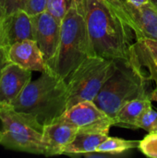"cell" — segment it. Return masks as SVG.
I'll return each mask as SVG.
<instances>
[{
	"label": "cell",
	"instance_id": "cell-6",
	"mask_svg": "<svg viewBox=\"0 0 157 158\" xmlns=\"http://www.w3.org/2000/svg\"><path fill=\"white\" fill-rule=\"evenodd\" d=\"M116 69V60L98 56H89L82 61L66 79L68 109L82 101H93Z\"/></svg>",
	"mask_w": 157,
	"mask_h": 158
},
{
	"label": "cell",
	"instance_id": "cell-16",
	"mask_svg": "<svg viewBox=\"0 0 157 158\" xmlns=\"http://www.w3.org/2000/svg\"><path fill=\"white\" fill-rule=\"evenodd\" d=\"M108 137L104 133L80 132L76 134L73 141L67 146L63 155L69 156H80L82 154L96 152L97 147Z\"/></svg>",
	"mask_w": 157,
	"mask_h": 158
},
{
	"label": "cell",
	"instance_id": "cell-10",
	"mask_svg": "<svg viewBox=\"0 0 157 158\" xmlns=\"http://www.w3.org/2000/svg\"><path fill=\"white\" fill-rule=\"evenodd\" d=\"M31 81V70L9 62L0 75V106L11 105Z\"/></svg>",
	"mask_w": 157,
	"mask_h": 158
},
{
	"label": "cell",
	"instance_id": "cell-11",
	"mask_svg": "<svg viewBox=\"0 0 157 158\" xmlns=\"http://www.w3.org/2000/svg\"><path fill=\"white\" fill-rule=\"evenodd\" d=\"M77 133L78 129L65 121L58 120L43 126V156L63 155L65 149L73 141Z\"/></svg>",
	"mask_w": 157,
	"mask_h": 158
},
{
	"label": "cell",
	"instance_id": "cell-8",
	"mask_svg": "<svg viewBox=\"0 0 157 158\" xmlns=\"http://www.w3.org/2000/svg\"><path fill=\"white\" fill-rule=\"evenodd\" d=\"M32 20L34 41L43 53L48 70L55 72L60 44L61 22L47 11L32 16Z\"/></svg>",
	"mask_w": 157,
	"mask_h": 158
},
{
	"label": "cell",
	"instance_id": "cell-3",
	"mask_svg": "<svg viewBox=\"0 0 157 158\" xmlns=\"http://www.w3.org/2000/svg\"><path fill=\"white\" fill-rule=\"evenodd\" d=\"M96 56L88 31L84 0H72L61 20V37L55 72L63 79L89 56Z\"/></svg>",
	"mask_w": 157,
	"mask_h": 158
},
{
	"label": "cell",
	"instance_id": "cell-26",
	"mask_svg": "<svg viewBox=\"0 0 157 158\" xmlns=\"http://www.w3.org/2000/svg\"><path fill=\"white\" fill-rule=\"evenodd\" d=\"M151 100H152V101H155V102H157V84L155 89L153 90V92H152V94H151Z\"/></svg>",
	"mask_w": 157,
	"mask_h": 158
},
{
	"label": "cell",
	"instance_id": "cell-18",
	"mask_svg": "<svg viewBox=\"0 0 157 158\" xmlns=\"http://www.w3.org/2000/svg\"><path fill=\"white\" fill-rule=\"evenodd\" d=\"M71 3L72 0H47L45 11L61 22L68 13Z\"/></svg>",
	"mask_w": 157,
	"mask_h": 158
},
{
	"label": "cell",
	"instance_id": "cell-20",
	"mask_svg": "<svg viewBox=\"0 0 157 158\" xmlns=\"http://www.w3.org/2000/svg\"><path fill=\"white\" fill-rule=\"evenodd\" d=\"M138 148L144 156L157 158V131L148 132V134L140 141Z\"/></svg>",
	"mask_w": 157,
	"mask_h": 158
},
{
	"label": "cell",
	"instance_id": "cell-19",
	"mask_svg": "<svg viewBox=\"0 0 157 158\" xmlns=\"http://www.w3.org/2000/svg\"><path fill=\"white\" fill-rule=\"evenodd\" d=\"M137 129H143L147 132L157 131V111L153 107L148 108L138 119Z\"/></svg>",
	"mask_w": 157,
	"mask_h": 158
},
{
	"label": "cell",
	"instance_id": "cell-24",
	"mask_svg": "<svg viewBox=\"0 0 157 158\" xmlns=\"http://www.w3.org/2000/svg\"><path fill=\"white\" fill-rule=\"evenodd\" d=\"M10 62L8 58V48L0 46V75L4 68Z\"/></svg>",
	"mask_w": 157,
	"mask_h": 158
},
{
	"label": "cell",
	"instance_id": "cell-14",
	"mask_svg": "<svg viewBox=\"0 0 157 158\" xmlns=\"http://www.w3.org/2000/svg\"><path fill=\"white\" fill-rule=\"evenodd\" d=\"M6 38L8 47L24 40H34L32 16L24 9H18L6 17Z\"/></svg>",
	"mask_w": 157,
	"mask_h": 158
},
{
	"label": "cell",
	"instance_id": "cell-12",
	"mask_svg": "<svg viewBox=\"0 0 157 158\" xmlns=\"http://www.w3.org/2000/svg\"><path fill=\"white\" fill-rule=\"evenodd\" d=\"M129 62L157 84L156 40L150 38L136 39L130 49Z\"/></svg>",
	"mask_w": 157,
	"mask_h": 158
},
{
	"label": "cell",
	"instance_id": "cell-13",
	"mask_svg": "<svg viewBox=\"0 0 157 158\" xmlns=\"http://www.w3.org/2000/svg\"><path fill=\"white\" fill-rule=\"evenodd\" d=\"M8 58L11 63L31 71L43 73L48 70L43 53L34 40H24L10 45Z\"/></svg>",
	"mask_w": 157,
	"mask_h": 158
},
{
	"label": "cell",
	"instance_id": "cell-4",
	"mask_svg": "<svg viewBox=\"0 0 157 158\" xmlns=\"http://www.w3.org/2000/svg\"><path fill=\"white\" fill-rule=\"evenodd\" d=\"M117 69L105 83L93 103L113 119L128 102L150 98L152 81L128 60H116Z\"/></svg>",
	"mask_w": 157,
	"mask_h": 158
},
{
	"label": "cell",
	"instance_id": "cell-2",
	"mask_svg": "<svg viewBox=\"0 0 157 158\" xmlns=\"http://www.w3.org/2000/svg\"><path fill=\"white\" fill-rule=\"evenodd\" d=\"M68 94L66 80L55 72L44 71L31 81L11 106L35 118L43 126L58 120L68 110Z\"/></svg>",
	"mask_w": 157,
	"mask_h": 158
},
{
	"label": "cell",
	"instance_id": "cell-27",
	"mask_svg": "<svg viewBox=\"0 0 157 158\" xmlns=\"http://www.w3.org/2000/svg\"><path fill=\"white\" fill-rule=\"evenodd\" d=\"M151 2H152L155 6H157V0H151Z\"/></svg>",
	"mask_w": 157,
	"mask_h": 158
},
{
	"label": "cell",
	"instance_id": "cell-25",
	"mask_svg": "<svg viewBox=\"0 0 157 158\" xmlns=\"http://www.w3.org/2000/svg\"><path fill=\"white\" fill-rule=\"evenodd\" d=\"M128 2L133 4V5H136V6H140V5H143V4H145L147 2H150L151 0H127Z\"/></svg>",
	"mask_w": 157,
	"mask_h": 158
},
{
	"label": "cell",
	"instance_id": "cell-17",
	"mask_svg": "<svg viewBox=\"0 0 157 158\" xmlns=\"http://www.w3.org/2000/svg\"><path fill=\"white\" fill-rule=\"evenodd\" d=\"M140 141L124 140L116 137H107L98 147L96 152L106 153L113 156H118L133 148H138Z\"/></svg>",
	"mask_w": 157,
	"mask_h": 158
},
{
	"label": "cell",
	"instance_id": "cell-15",
	"mask_svg": "<svg viewBox=\"0 0 157 158\" xmlns=\"http://www.w3.org/2000/svg\"><path fill=\"white\" fill-rule=\"evenodd\" d=\"M152 106V100L150 98H140L128 102L122 106L114 118V126L138 130L136 123L139 118Z\"/></svg>",
	"mask_w": 157,
	"mask_h": 158
},
{
	"label": "cell",
	"instance_id": "cell-23",
	"mask_svg": "<svg viewBox=\"0 0 157 158\" xmlns=\"http://www.w3.org/2000/svg\"><path fill=\"white\" fill-rule=\"evenodd\" d=\"M6 13L0 5V46L8 47L6 38V31H5V21H6Z\"/></svg>",
	"mask_w": 157,
	"mask_h": 158
},
{
	"label": "cell",
	"instance_id": "cell-5",
	"mask_svg": "<svg viewBox=\"0 0 157 158\" xmlns=\"http://www.w3.org/2000/svg\"><path fill=\"white\" fill-rule=\"evenodd\" d=\"M0 145L17 152L43 155V126L35 118L8 105L0 106Z\"/></svg>",
	"mask_w": 157,
	"mask_h": 158
},
{
	"label": "cell",
	"instance_id": "cell-22",
	"mask_svg": "<svg viewBox=\"0 0 157 158\" xmlns=\"http://www.w3.org/2000/svg\"><path fill=\"white\" fill-rule=\"evenodd\" d=\"M26 0H0V5L2 6L6 16L11 14L18 9H24Z\"/></svg>",
	"mask_w": 157,
	"mask_h": 158
},
{
	"label": "cell",
	"instance_id": "cell-7",
	"mask_svg": "<svg viewBox=\"0 0 157 158\" xmlns=\"http://www.w3.org/2000/svg\"><path fill=\"white\" fill-rule=\"evenodd\" d=\"M58 120L75 126L80 132L108 134L110 128L114 126V119L93 101H82L74 105Z\"/></svg>",
	"mask_w": 157,
	"mask_h": 158
},
{
	"label": "cell",
	"instance_id": "cell-21",
	"mask_svg": "<svg viewBox=\"0 0 157 158\" xmlns=\"http://www.w3.org/2000/svg\"><path fill=\"white\" fill-rule=\"evenodd\" d=\"M47 0H26L24 10L31 16H36L46 9Z\"/></svg>",
	"mask_w": 157,
	"mask_h": 158
},
{
	"label": "cell",
	"instance_id": "cell-9",
	"mask_svg": "<svg viewBox=\"0 0 157 158\" xmlns=\"http://www.w3.org/2000/svg\"><path fill=\"white\" fill-rule=\"evenodd\" d=\"M135 33V38L157 41V6L151 1L136 6L127 0H110Z\"/></svg>",
	"mask_w": 157,
	"mask_h": 158
},
{
	"label": "cell",
	"instance_id": "cell-1",
	"mask_svg": "<svg viewBox=\"0 0 157 158\" xmlns=\"http://www.w3.org/2000/svg\"><path fill=\"white\" fill-rule=\"evenodd\" d=\"M85 16L96 56L128 60L135 33L110 0H84Z\"/></svg>",
	"mask_w": 157,
	"mask_h": 158
}]
</instances>
